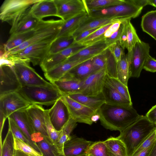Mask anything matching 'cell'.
I'll return each instance as SVG.
<instances>
[{
	"instance_id": "1",
	"label": "cell",
	"mask_w": 156,
	"mask_h": 156,
	"mask_svg": "<svg viewBox=\"0 0 156 156\" xmlns=\"http://www.w3.org/2000/svg\"><path fill=\"white\" fill-rule=\"evenodd\" d=\"M97 113L101 124L104 127L120 132L135 122L140 116L132 105L105 103L101 106Z\"/></svg>"
},
{
	"instance_id": "2",
	"label": "cell",
	"mask_w": 156,
	"mask_h": 156,
	"mask_svg": "<svg viewBox=\"0 0 156 156\" xmlns=\"http://www.w3.org/2000/svg\"><path fill=\"white\" fill-rule=\"evenodd\" d=\"M156 128L145 115L139 118L125 129L118 137L125 144L127 156H131L136 149Z\"/></svg>"
},
{
	"instance_id": "3",
	"label": "cell",
	"mask_w": 156,
	"mask_h": 156,
	"mask_svg": "<svg viewBox=\"0 0 156 156\" xmlns=\"http://www.w3.org/2000/svg\"><path fill=\"white\" fill-rule=\"evenodd\" d=\"M17 92L31 104L40 105L54 104L63 96L54 85L22 86Z\"/></svg>"
},
{
	"instance_id": "4",
	"label": "cell",
	"mask_w": 156,
	"mask_h": 156,
	"mask_svg": "<svg viewBox=\"0 0 156 156\" xmlns=\"http://www.w3.org/2000/svg\"><path fill=\"white\" fill-rule=\"evenodd\" d=\"M64 21L62 20H39L32 36L18 47L7 52L6 55L15 53L32 44L46 40L55 38Z\"/></svg>"
},
{
	"instance_id": "5",
	"label": "cell",
	"mask_w": 156,
	"mask_h": 156,
	"mask_svg": "<svg viewBox=\"0 0 156 156\" xmlns=\"http://www.w3.org/2000/svg\"><path fill=\"white\" fill-rule=\"evenodd\" d=\"M55 38L32 44L15 53L5 55V57L13 64L18 63L29 64L31 62L34 66L40 65L47 55L50 46Z\"/></svg>"
},
{
	"instance_id": "6",
	"label": "cell",
	"mask_w": 156,
	"mask_h": 156,
	"mask_svg": "<svg viewBox=\"0 0 156 156\" xmlns=\"http://www.w3.org/2000/svg\"><path fill=\"white\" fill-rule=\"evenodd\" d=\"M143 8L136 5L133 0H124L119 5L89 11V16L95 17L119 19L134 18L140 14Z\"/></svg>"
},
{
	"instance_id": "7",
	"label": "cell",
	"mask_w": 156,
	"mask_h": 156,
	"mask_svg": "<svg viewBox=\"0 0 156 156\" xmlns=\"http://www.w3.org/2000/svg\"><path fill=\"white\" fill-rule=\"evenodd\" d=\"M40 0H5L0 8V19L12 26L33 5Z\"/></svg>"
},
{
	"instance_id": "8",
	"label": "cell",
	"mask_w": 156,
	"mask_h": 156,
	"mask_svg": "<svg viewBox=\"0 0 156 156\" xmlns=\"http://www.w3.org/2000/svg\"><path fill=\"white\" fill-rule=\"evenodd\" d=\"M12 67L22 86L53 85L42 78L30 66L29 64L18 63H15Z\"/></svg>"
},
{
	"instance_id": "9",
	"label": "cell",
	"mask_w": 156,
	"mask_h": 156,
	"mask_svg": "<svg viewBox=\"0 0 156 156\" xmlns=\"http://www.w3.org/2000/svg\"><path fill=\"white\" fill-rule=\"evenodd\" d=\"M150 49L149 44L141 40L135 44L130 52V77H139L146 59L149 55Z\"/></svg>"
},
{
	"instance_id": "10",
	"label": "cell",
	"mask_w": 156,
	"mask_h": 156,
	"mask_svg": "<svg viewBox=\"0 0 156 156\" xmlns=\"http://www.w3.org/2000/svg\"><path fill=\"white\" fill-rule=\"evenodd\" d=\"M106 74V67L90 74L81 80L79 93L91 96L101 94Z\"/></svg>"
},
{
	"instance_id": "11",
	"label": "cell",
	"mask_w": 156,
	"mask_h": 156,
	"mask_svg": "<svg viewBox=\"0 0 156 156\" xmlns=\"http://www.w3.org/2000/svg\"><path fill=\"white\" fill-rule=\"evenodd\" d=\"M62 98L66 104L71 118L77 122L89 125L93 122L92 118L97 112L75 101L67 95H63Z\"/></svg>"
},
{
	"instance_id": "12",
	"label": "cell",
	"mask_w": 156,
	"mask_h": 156,
	"mask_svg": "<svg viewBox=\"0 0 156 156\" xmlns=\"http://www.w3.org/2000/svg\"><path fill=\"white\" fill-rule=\"evenodd\" d=\"M57 17L64 21L84 13L88 14L84 0H54Z\"/></svg>"
},
{
	"instance_id": "13",
	"label": "cell",
	"mask_w": 156,
	"mask_h": 156,
	"mask_svg": "<svg viewBox=\"0 0 156 156\" xmlns=\"http://www.w3.org/2000/svg\"><path fill=\"white\" fill-rule=\"evenodd\" d=\"M30 105L17 92L0 96V112L7 118L14 112L25 109Z\"/></svg>"
},
{
	"instance_id": "14",
	"label": "cell",
	"mask_w": 156,
	"mask_h": 156,
	"mask_svg": "<svg viewBox=\"0 0 156 156\" xmlns=\"http://www.w3.org/2000/svg\"><path fill=\"white\" fill-rule=\"evenodd\" d=\"M86 46L75 43L59 52L47 55L40 64V66L45 73L63 62Z\"/></svg>"
},
{
	"instance_id": "15",
	"label": "cell",
	"mask_w": 156,
	"mask_h": 156,
	"mask_svg": "<svg viewBox=\"0 0 156 156\" xmlns=\"http://www.w3.org/2000/svg\"><path fill=\"white\" fill-rule=\"evenodd\" d=\"M0 96L17 92L22 87L12 66H0Z\"/></svg>"
},
{
	"instance_id": "16",
	"label": "cell",
	"mask_w": 156,
	"mask_h": 156,
	"mask_svg": "<svg viewBox=\"0 0 156 156\" xmlns=\"http://www.w3.org/2000/svg\"><path fill=\"white\" fill-rule=\"evenodd\" d=\"M62 97L48 109L50 121L57 131L60 130L71 118L68 109Z\"/></svg>"
},
{
	"instance_id": "17",
	"label": "cell",
	"mask_w": 156,
	"mask_h": 156,
	"mask_svg": "<svg viewBox=\"0 0 156 156\" xmlns=\"http://www.w3.org/2000/svg\"><path fill=\"white\" fill-rule=\"evenodd\" d=\"M8 117L14 121L29 141L31 145L37 151L41 152L37 145L31 140V135L35 133V131L26 108L14 112Z\"/></svg>"
},
{
	"instance_id": "18",
	"label": "cell",
	"mask_w": 156,
	"mask_h": 156,
	"mask_svg": "<svg viewBox=\"0 0 156 156\" xmlns=\"http://www.w3.org/2000/svg\"><path fill=\"white\" fill-rule=\"evenodd\" d=\"M35 132H39L48 137L46 127L45 109L41 105L31 104L26 108Z\"/></svg>"
},
{
	"instance_id": "19",
	"label": "cell",
	"mask_w": 156,
	"mask_h": 156,
	"mask_svg": "<svg viewBox=\"0 0 156 156\" xmlns=\"http://www.w3.org/2000/svg\"><path fill=\"white\" fill-rule=\"evenodd\" d=\"M93 143L75 135L71 136L70 139L64 144V155L65 156L86 155L89 147Z\"/></svg>"
},
{
	"instance_id": "20",
	"label": "cell",
	"mask_w": 156,
	"mask_h": 156,
	"mask_svg": "<svg viewBox=\"0 0 156 156\" xmlns=\"http://www.w3.org/2000/svg\"><path fill=\"white\" fill-rule=\"evenodd\" d=\"M95 56L84 58L74 61H68L65 60L44 73V76L52 83L54 81L60 79L66 74L78 65L92 58Z\"/></svg>"
},
{
	"instance_id": "21",
	"label": "cell",
	"mask_w": 156,
	"mask_h": 156,
	"mask_svg": "<svg viewBox=\"0 0 156 156\" xmlns=\"http://www.w3.org/2000/svg\"><path fill=\"white\" fill-rule=\"evenodd\" d=\"M32 16L38 20L45 17L57 16V10L54 0H40L30 8Z\"/></svg>"
},
{
	"instance_id": "22",
	"label": "cell",
	"mask_w": 156,
	"mask_h": 156,
	"mask_svg": "<svg viewBox=\"0 0 156 156\" xmlns=\"http://www.w3.org/2000/svg\"><path fill=\"white\" fill-rule=\"evenodd\" d=\"M131 19H128L124 21L123 28L119 41L121 47L124 49L126 48L128 52H131L136 43L141 40L130 22Z\"/></svg>"
},
{
	"instance_id": "23",
	"label": "cell",
	"mask_w": 156,
	"mask_h": 156,
	"mask_svg": "<svg viewBox=\"0 0 156 156\" xmlns=\"http://www.w3.org/2000/svg\"><path fill=\"white\" fill-rule=\"evenodd\" d=\"M52 84L62 95L79 93L81 86V80L66 75Z\"/></svg>"
},
{
	"instance_id": "24",
	"label": "cell",
	"mask_w": 156,
	"mask_h": 156,
	"mask_svg": "<svg viewBox=\"0 0 156 156\" xmlns=\"http://www.w3.org/2000/svg\"><path fill=\"white\" fill-rule=\"evenodd\" d=\"M122 20L124 19L95 17L88 15L83 20L72 36L75 37L78 34L86 30L101 27Z\"/></svg>"
},
{
	"instance_id": "25",
	"label": "cell",
	"mask_w": 156,
	"mask_h": 156,
	"mask_svg": "<svg viewBox=\"0 0 156 156\" xmlns=\"http://www.w3.org/2000/svg\"><path fill=\"white\" fill-rule=\"evenodd\" d=\"M30 8L11 27L9 31L10 34L26 32L35 27L39 20L32 16L30 11Z\"/></svg>"
},
{
	"instance_id": "26",
	"label": "cell",
	"mask_w": 156,
	"mask_h": 156,
	"mask_svg": "<svg viewBox=\"0 0 156 156\" xmlns=\"http://www.w3.org/2000/svg\"><path fill=\"white\" fill-rule=\"evenodd\" d=\"M31 140L38 147L43 156H59L60 154L48 137L39 132H35L31 135Z\"/></svg>"
},
{
	"instance_id": "27",
	"label": "cell",
	"mask_w": 156,
	"mask_h": 156,
	"mask_svg": "<svg viewBox=\"0 0 156 156\" xmlns=\"http://www.w3.org/2000/svg\"><path fill=\"white\" fill-rule=\"evenodd\" d=\"M109 46L105 41L96 43L86 46L66 60L68 61H74L81 58L97 55L106 50Z\"/></svg>"
},
{
	"instance_id": "28",
	"label": "cell",
	"mask_w": 156,
	"mask_h": 156,
	"mask_svg": "<svg viewBox=\"0 0 156 156\" xmlns=\"http://www.w3.org/2000/svg\"><path fill=\"white\" fill-rule=\"evenodd\" d=\"M78 102L98 112L101 106L105 103L104 97L101 93L97 96H86L80 93L67 95Z\"/></svg>"
},
{
	"instance_id": "29",
	"label": "cell",
	"mask_w": 156,
	"mask_h": 156,
	"mask_svg": "<svg viewBox=\"0 0 156 156\" xmlns=\"http://www.w3.org/2000/svg\"><path fill=\"white\" fill-rule=\"evenodd\" d=\"M102 93L106 103L117 105H132V101L124 98L113 87L105 82Z\"/></svg>"
},
{
	"instance_id": "30",
	"label": "cell",
	"mask_w": 156,
	"mask_h": 156,
	"mask_svg": "<svg viewBox=\"0 0 156 156\" xmlns=\"http://www.w3.org/2000/svg\"><path fill=\"white\" fill-rule=\"evenodd\" d=\"M88 15L87 13L81 14L64 21L56 37L72 36L83 20Z\"/></svg>"
},
{
	"instance_id": "31",
	"label": "cell",
	"mask_w": 156,
	"mask_h": 156,
	"mask_svg": "<svg viewBox=\"0 0 156 156\" xmlns=\"http://www.w3.org/2000/svg\"><path fill=\"white\" fill-rule=\"evenodd\" d=\"M92 58L78 65L65 75L82 80L95 71L92 65Z\"/></svg>"
},
{
	"instance_id": "32",
	"label": "cell",
	"mask_w": 156,
	"mask_h": 156,
	"mask_svg": "<svg viewBox=\"0 0 156 156\" xmlns=\"http://www.w3.org/2000/svg\"><path fill=\"white\" fill-rule=\"evenodd\" d=\"M104 142L109 156H127L125 144L118 137H111Z\"/></svg>"
},
{
	"instance_id": "33",
	"label": "cell",
	"mask_w": 156,
	"mask_h": 156,
	"mask_svg": "<svg viewBox=\"0 0 156 156\" xmlns=\"http://www.w3.org/2000/svg\"><path fill=\"white\" fill-rule=\"evenodd\" d=\"M130 52H128L117 64V79L128 87V82L130 76Z\"/></svg>"
},
{
	"instance_id": "34",
	"label": "cell",
	"mask_w": 156,
	"mask_h": 156,
	"mask_svg": "<svg viewBox=\"0 0 156 156\" xmlns=\"http://www.w3.org/2000/svg\"><path fill=\"white\" fill-rule=\"evenodd\" d=\"M34 29L23 32L13 33L3 45L6 53L20 46L30 38L33 35Z\"/></svg>"
},
{
	"instance_id": "35",
	"label": "cell",
	"mask_w": 156,
	"mask_h": 156,
	"mask_svg": "<svg viewBox=\"0 0 156 156\" xmlns=\"http://www.w3.org/2000/svg\"><path fill=\"white\" fill-rule=\"evenodd\" d=\"M77 125V122L71 118L60 131V134L56 148L60 154L64 155L63 148L65 143L69 140L70 134Z\"/></svg>"
},
{
	"instance_id": "36",
	"label": "cell",
	"mask_w": 156,
	"mask_h": 156,
	"mask_svg": "<svg viewBox=\"0 0 156 156\" xmlns=\"http://www.w3.org/2000/svg\"><path fill=\"white\" fill-rule=\"evenodd\" d=\"M142 30L156 40V10L147 12L142 18Z\"/></svg>"
},
{
	"instance_id": "37",
	"label": "cell",
	"mask_w": 156,
	"mask_h": 156,
	"mask_svg": "<svg viewBox=\"0 0 156 156\" xmlns=\"http://www.w3.org/2000/svg\"><path fill=\"white\" fill-rule=\"evenodd\" d=\"M75 43L74 38L72 36L56 37L51 44L47 55L59 52Z\"/></svg>"
},
{
	"instance_id": "38",
	"label": "cell",
	"mask_w": 156,
	"mask_h": 156,
	"mask_svg": "<svg viewBox=\"0 0 156 156\" xmlns=\"http://www.w3.org/2000/svg\"><path fill=\"white\" fill-rule=\"evenodd\" d=\"M124 0H84L88 10L89 11L102 9L120 4Z\"/></svg>"
},
{
	"instance_id": "39",
	"label": "cell",
	"mask_w": 156,
	"mask_h": 156,
	"mask_svg": "<svg viewBox=\"0 0 156 156\" xmlns=\"http://www.w3.org/2000/svg\"><path fill=\"white\" fill-rule=\"evenodd\" d=\"M112 23L101 27L77 43L81 45L88 46L98 42L105 41L102 36Z\"/></svg>"
},
{
	"instance_id": "40",
	"label": "cell",
	"mask_w": 156,
	"mask_h": 156,
	"mask_svg": "<svg viewBox=\"0 0 156 156\" xmlns=\"http://www.w3.org/2000/svg\"><path fill=\"white\" fill-rule=\"evenodd\" d=\"M105 83L113 87L124 98L132 101L128 87L124 85L117 79L111 77L106 74Z\"/></svg>"
},
{
	"instance_id": "41",
	"label": "cell",
	"mask_w": 156,
	"mask_h": 156,
	"mask_svg": "<svg viewBox=\"0 0 156 156\" xmlns=\"http://www.w3.org/2000/svg\"><path fill=\"white\" fill-rule=\"evenodd\" d=\"M14 136L9 128L3 141L0 156H13Z\"/></svg>"
},
{
	"instance_id": "42",
	"label": "cell",
	"mask_w": 156,
	"mask_h": 156,
	"mask_svg": "<svg viewBox=\"0 0 156 156\" xmlns=\"http://www.w3.org/2000/svg\"><path fill=\"white\" fill-rule=\"evenodd\" d=\"M14 150L20 151L29 156H43L30 145L14 137Z\"/></svg>"
},
{
	"instance_id": "43",
	"label": "cell",
	"mask_w": 156,
	"mask_h": 156,
	"mask_svg": "<svg viewBox=\"0 0 156 156\" xmlns=\"http://www.w3.org/2000/svg\"><path fill=\"white\" fill-rule=\"evenodd\" d=\"M87 156H109L106 146L104 141L93 142L89 147Z\"/></svg>"
},
{
	"instance_id": "44",
	"label": "cell",
	"mask_w": 156,
	"mask_h": 156,
	"mask_svg": "<svg viewBox=\"0 0 156 156\" xmlns=\"http://www.w3.org/2000/svg\"><path fill=\"white\" fill-rule=\"evenodd\" d=\"M48 112V109H45L44 118L46 127L48 137L55 147L59 136L60 131L57 130L52 125Z\"/></svg>"
},
{
	"instance_id": "45",
	"label": "cell",
	"mask_w": 156,
	"mask_h": 156,
	"mask_svg": "<svg viewBox=\"0 0 156 156\" xmlns=\"http://www.w3.org/2000/svg\"><path fill=\"white\" fill-rule=\"evenodd\" d=\"M107 56L106 69L107 74L109 77L117 79V62L108 48L105 50Z\"/></svg>"
},
{
	"instance_id": "46",
	"label": "cell",
	"mask_w": 156,
	"mask_h": 156,
	"mask_svg": "<svg viewBox=\"0 0 156 156\" xmlns=\"http://www.w3.org/2000/svg\"><path fill=\"white\" fill-rule=\"evenodd\" d=\"M8 120L9 128L10 129L13 136L31 145L29 141L18 126L14 121L9 117H8Z\"/></svg>"
},
{
	"instance_id": "47",
	"label": "cell",
	"mask_w": 156,
	"mask_h": 156,
	"mask_svg": "<svg viewBox=\"0 0 156 156\" xmlns=\"http://www.w3.org/2000/svg\"><path fill=\"white\" fill-rule=\"evenodd\" d=\"M156 140V128L136 149L131 156H137L140 153L152 145Z\"/></svg>"
},
{
	"instance_id": "48",
	"label": "cell",
	"mask_w": 156,
	"mask_h": 156,
	"mask_svg": "<svg viewBox=\"0 0 156 156\" xmlns=\"http://www.w3.org/2000/svg\"><path fill=\"white\" fill-rule=\"evenodd\" d=\"M108 48L117 63L119 62L125 55L124 49L121 47L119 41L111 44Z\"/></svg>"
},
{
	"instance_id": "49",
	"label": "cell",
	"mask_w": 156,
	"mask_h": 156,
	"mask_svg": "<svg viewBox=\"0 0 156 156\" xmlns=\"http://www.w3.org/2000/svg\"><path fill=\"white\" fill-rule=\"evenodd\" d=\"M105 50L92 58V64L95 71L106 67L107 56Z\"/></svg>"
},
{
	"instance_id": "50",
	"label": "cell",
	"mask_w": 156,
	"mask_h": 156,
	"mask_svg": "<svg viewBox=\"0 0 156 156\" xmlns=\"http://www.w3.org/2000/svg\"><path fill=\"white\" fill-rule=\"evenodd\" d=\"M122 22L119 28L110 37L105 39V41L106 44L110 45L114 43L119 41L123 28L124 21Z\"/></svg>"
},
{
	"instance_id": "51",
	"label": "cell",
	"mask_w": 156,
	"mask_h": 156,
	"mask_svg": "<svg viewBox=\"0 0 156 156\" xmlns=\"http://www.w3.org/2000/svg\"><path fill=\"white\" fill-rule=\"evenodd\" d=\"M143 69L151 72H156V59L149 55L144 62Z\"/></svg>"
},
{
	"instance_id": "52",
	"label": "cell",
	"mask_w": 156,
	"mask_h": 156,
	"mask_svg": "<svg viewBox=\"0 0 156 156\" xmlns=\"http://www.w3.org/2000/svg\"><path fill=\"white\" fill-rule=\"evenodd\" d=\"M125 20L126 19L117 21L112 24L106 30L102 36V37L105 41L106 39L110 37L114 33L118 30L122 22Z\"/></svg>"
},
{
	"instance_id": "53",
	"label": "cell",
	"mask_w": 156,
	"mask_h": 156,
	"mask_svg": "<svg viewBox=\"0 0 156 156\" xmlns=\"http://www.w3.org/2000/svg\"><path fill=\"white\" fill-rule=\"evenodd\" d=\"M101 27H98L94 29L87 30L78 34L74 37L75 43H78L84 38L87 37Z\"/></svg>"
},
{
	"instance_id": "54",
	"label": "cell",
	"mask_w": 156,
	"mask_h": 156,
	"mask_svg": "<svg viewBox=\"0 0 156 156\" xmlns=\"http://www.w3.org/2000/svg\"><path fill=\"white\" fill-rule=\"evenodd\" d=\"M145 116L151 122L156 126V105L150 109Z\"/></svg>"
},
{
	"instance_id": "55",
	"label": "cell",
	"mask_w": 156,
	"mask_h": 156,
	"mask_svg": "<svg viewBox=\"0 0 156 156\" xmlns=\"http://www.w3.org/2000/svg\"><path fill=\"white\" fill-rule=\"evenodd\" d=\"M0 147H1L2 144V133L5 121L7 118L2 112H0Z\"/></svg>"
},
{
	"instance_id": "56",
	"label": "cell",
	"mask_w": 156,
	"mask_h": 156,
	"mask_svg": "<svg viewBox=\"0 0 156 156\" xmlns=\"http://www.w3.org/2000/svg\"><path fill=\"white\" fill-rule=\"evenodd\" d=\"M154 143L140 153L137 156H150Z\"/></svg>"
},
{
	"instance_id": "57",
	"label": "cell",
	"mask_w": 156,
	"mask_h": 156,
	"mask_svg": "<svg viewBox=\"0 0 156 156\" xmlns=\"http://www.w3.org/2000/svg\"><path fill=\"white\" fill-rule=\"evenodd\" d=\"M133 1L136 5L143 8L146 5H150L149 0H133Z\"/></svg>"
},
{
	"instance_id": "58",
	"label": "cell",
	"mask_w": 156,
	"mask_h": 156,
	"mask_svg": "<svg viewBox=\"0 0 156 156\" xmlns=\"http://www.w3.org/2000/svg\"><path fill=\"white\" fill-rule=\"evenodd\" d=\"M13 156H29L23 152L17 150H14Z\"/></svg>"
},
{
	"instance_id": "59",
	"label": "cell",
	"mask_w": 156,
	"mask_h": 156,
	"mask_svg": "<svg viewBox=\"0 0 156 156\" xmlns=\"http://www.w3.org/2000/svg\"><path fill=\"white\" fill-rule=\"evenodd\" d=\"M150 156H156V140L154 142L153 147Z\"/></svg>"
},
{
	"instance_id": "60",
	"label": "cell",
	"mask_w": 156,
	"mask_h": 156,
	"mask_svg": "<svg viewBox=\"0 0 156 156\" xmlns=\"http://www.w3.org/2000/svg\"><path fill=\"white\" fill-rule=\"evenodd\" d=\"M150 5L156 8V0H149Z\"/></svg>"
},
{
	"instance_id": "61",
	"label": "cell",
	"mask_w": 156,
	"mask_h": 156,
	"mask_svg": "<svg viewBox=\"0 0 156 156\" xmlns=\"http://www.w3.org/2000/svg\"><path fill=\"white\" fill-rule=\"evenodd\" d=\"M59 156H65L64 155L60 154Z\"/></svg>"
},
{
	"instance_id": "62",
	"label": "cell",
	"mask_w": 156,
	"mask_h": 156,
	"mask_svg": "<svg viewBox=\"0 0 156 156\" xmlns=\"http://www.w3.org/2000/svg\"><path fill=\"white\" fill-rule=\"evenodd\" d=\"M87 156L86 155H81V156Z\"/></svg>"
}]
</instances>
